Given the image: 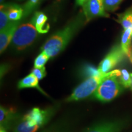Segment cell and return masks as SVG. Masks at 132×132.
Segmentation results:
<instances>
[{
    "instance_id": "9",
    "label": "cell",
    "mask_w": 132,
    "mask_h": 132,
    "mask_svg": "<svg viewBox=\"0 0 132 132\" xmlns=\"http://www.w3.org/2000/svg\"><path fill=\"white\" fill-rule=\"evenodd\" d=\"M19 21H11L10 23L1 30L0 32V51L1 53L4 52L5 50L12 41L15 31L19 26Z\"/></svg>"
},
{
    "instance_id": "20",
    "label": "cell",
    "mask_w": 132,
    "mask_h": 132,
    "mask_svg": "<svg viewBox=\"0 0 132 132\" xmlns=\"http://www.w3.org/2000/svg\"><path fill=\"white\" fill-rule=\"evenodd\" d=\"M119 80L123 87H131V75L125 69H123L121 70V74L119 77Z\"/></svg>"
},
{
    "instance_id": "19",
    "label": "cell",
    "mask_w": 132,
    "mask_h": 132,
    "mask_svg": "<svg viewBox=\"0 0 132 132\" xmlns=\"http://www.w3.org/2000/svg\"><path fill=\"white\" fill-rule=\"evenodd\" d=\"M105 9L106 12H113L119 6L123 0H103Z\"/></svg>"
},
{
    "instance_id": "1",
    "label": "cell",
    "mask_w": 132,
    "mask_h": 132,
    "mask_svg": "<svg viewBox=\"0 0 132 132\" xmlns=\"http://www.w3.org/2000/svg\"><path fill=\"white\" fill-rule=\"evenodd\" d=\"M84 19L82 14L70 21L64 28L53 35L42 48V52H45L50 57H54L63 51L81 27L83 25Z\"/></svg>"
},
{
    "instance_id": "22",
    "label": "cell",
    "mask_w": 132,
    "mask_h": 132,
    "mask_svg": "<svg viewBox=\"0 0 132 132\" xmlns=\"http://www.w3.org/2000/svg\"><path fill=\"white\" fill-rule=\"evenodd\" d=\"M31 73L35 75L39 80H42L47 75L45 70V67H34L32 70Z\"/></svg>"
},
{
    "instance_id": "14",
    "label": "cell",
    "mask_w": 132,
    "mask_h": 132,
    "mask_svg": "<svg viewBox=\"0 0 132 132\" xmlns=\"http://www.w3.org/2000/svg\"><path fill=\"white\" fill-rule=\"evenodd\" d=\"M9 19L11 21H19L23 16V7L15 4H7Z\"/></svg>"
},
{
    "instance_id": "4",
    "label": "cell",
    "mask_w": 132,
    "mask_h": 132,
    "mask_svg": "<svg viewBox=\"0 0 132 132\" xmlns=\"http://www.w3.org/2000/svg\"><path fill=\"white\" fill-rule=\"evenodd\" d=\"M105 74H97L89 77L81 82L73 90L70 96L67 98V101H78L85 99L93 93H95L98 86L106 76Z\"/></svg>"
},
{
    "instance_id": "25",
    "label": "cell",
    "mask_w": 132,
    "mask_h": 132,
    "mask_svg": "<svg viewBox=\"0 0 132 132\" xmlns=\"http://www.w3.org/2000/svg\"><path fill=\"white\" fill-rule=\"evenodd\" d=\"M129 58H130V61L132 62V50H131V52H130V54L129 56Z\"/></svg>"
},
{
    "instance_id": "13",
    "label": "cell",
    "mask_w": 132,
    "mask_h": 132,
    "mask_svg": "<svg viewBox=\"0 0 132 132\" xmlns=\"http://www.w3.org/2000/svg\"><path fill=\"white\" fill-rule=\"evenodd\" d=\"M39 80L35 75L31 73L21 80L18 83V87L19 89L29 88V87H34L37 88V89L43 92V90L39 86Z\"/></svg>"
},
{
    "instance_id": "7",
    "label": "cell",
    "mask_w": 132,
    "mask_h": 132,
    "mask_svg": "<svg viewBox=\"0 0 132 132\" xmlns=\"http://www.w3.org/2000/svg\"><path fill=\"white\" fill-rule=\"evenodd\" d=\"M126 125L122 120H105L97 122L82 130L81 132H120Z\"/></svg>"
},
{
    "instance_id": "21",
    "label": "cell",
    "mask_w": 132,
    "mask_h": 132,
    "mask_svg": "<svg viewBox=\"0 0 132 132\" xmlns=\"http://www.w3.org/2000/svg\"><path fill=\"white\" fill-rule=\"evenodd\" d=\"M50 58L45 52H42L38 55L34 61V67H43Z\"/></svg>"
},
{
    "instance_id": "2",
    "label": "cell",
    "mask_w": 132,
    "mask_h": 132,
    "mask_svg": "<svg viewBox=\"0 0 132 132\" xmlns=\"http://www.w3.org/2000/svg\"><path fill=\"white\" fill-rule=\"evenodd\" d=\"M121 71L114 70L106 73L94 93V96L102 102H110L115 98L122 90L119 80Z\"/></svg>"
},
{
    "instance_id": "24",
    "label": "cell",
    "mask_w": 132,
    "mask_h": 132,
    "mask_svg": "<svg viewBox=\"0 0 132 132\" xmlns=\"http://www.w3.org/2000/svg\"><path fill=\"white\" fill-rule=\"evenodd\" d=\"M0 132H7V130L3 127H1L0 128Z\"/></svg>"
},
{
    "instance_id": "8",
    "label": "cell",
    "mask_w": 132,
    "mask_h": 132,
    "mask_svg": "<svg viewBox=\"0 0 132 132\" xmlns=\"http://www.w3.org/2000/svg\"><path fill=\"white\" fill-rule=\"evenodd\" d=\"M82 7L87 22L96 17L109 16L105 9L103 0H86Z\"/></svg>"
},
{
    "instance_id": "5",
    "label": "cell",
    "mask_w": 132,
    "mask_h": 132,
    "mask_svg": "<svg viewBox=\"0 0 132 132\" xmlns=\"http://www.w3.org/2000/svg\"><path fill=\"white\" fill-rule=\"evenodd\" d=\"M54 113L53 108L42 110L39 108H34L28 113L24 115V117L31 127L37 131L48 123Z\"/></svg>"
},
{
    "instance_id": "12",
    "label": "cell",
    "mask_w": 132,
    "mask_h": 132,
    "mask_svg": "<svg viewBox=\"0 0 132 132\" xmlns=\"http://www.w3.org/2000/svg\"><path fill=\"white\" fill-rule=\"evenodd\" d=\"M48 18L43 12H36L33 16L32 21L39 33H47L49 31L50 25L47 23Z\"/></svg>"
},
{
    "instance_id": "6",
    "label": "cell",
    "mask_w": 132,
    "mask_h": 132,
    "mask_svg": "<svg viewBox=\"0 0 132 132\" xmlns=\"http://www.w3.org/2000/svg\"><path fill=\"white\" fill-rule=\"evenodd\" d=\"M125 55L126 54L121 46H114L100 63L98 68L99 73L100 74L108 73L122 60Z\"/></svg>"
},
{
    "instance_id": "18",
    "label": "cell",
    "mask_w": 132,
    "mask_h": 132,
    "mask_svg": "<svg viewBox=\"0 0 132 132\" xmlns=\"http://www.w3.org/2000/svg\"><path fill=\"white\" fill-rule=\"evenodd\" d=\"M40 0H28L27 2L23 6V16L29 15L34 9L37 7Z\"/></svg>"
},
{
    "instance_id": "17",
    "label": "cell",
    "mask_w": 132,
    "mask_h": 132,
    "mask_svg": "<svg viewBox=\"0 0 132 132\" xmlns=\"http://www.w3.org/2000/svg\"><path fill=\"white\" fill-rule=\"evenodd\" d=\"M11 21L8 16L7 4H1L0 10V31L4 29Z\"/></svg>"
},
{
    "instance_id": "16",
    "label": "cell",
    "mask_w": 132,
    "mask_h": 132,
    "mask_svg": "<svg viewBox=\"0 0 132 132\" xmlns=\"http://www.w3.org/2000/svg\"><path fill=\"white\" fill-rule=\"evenodd\" d=\"M118 21L124 29L128 28L132 29V7L122 14H120L119 16Z\"/></svg>"
},
{
    "instance_id": "23",
    "label": "cell",
    "mask_w": 132,
    "mask_h": 132,
    "mask_svg": "<svg viewBox=\"0 0 132 132\" xmlns=\"http://www.w3.org/2000/svg\"><path fill=\"white\" fill-rule=\"evenodd\" d=\"M86 0H76V3L78 6H82Z\"/></svg>"
},
{
    "instance_id": "3",
    "label": "cell",
    "mask_w": 132,
    "mask_h": 132,
    "mask_svg": "<svg viewBox=\"0 0 132 132\" xmlns=\"http://www.w3.org/2000/svg\"><path fill=\"white\" fill-rule=\"evenodd\" d=\"M34 23H23L18 26L13 36L11 45L17 51L23 50L34 42L38 33Z\"/></svg>"
},
{
    "instance_id": "15",
    "label": "cell",
    "mask_w": 132,
    "mask_h": 132,
    "mask_svg": "<svg viewBox=\"0 0 132 132\" xmlns=\"http://www.w3.org/2000/svg\"><path fill=\"white\" fill-rule=\"evenodd\" d=\"M132 37V29H126L123 31L121 38V46L122 48L127 56L129 57L131 49H130V44H131Z\"/></svg>"
},
{
    "instance_id": "11",
    "label": "cell",
    "mask_w": 132,
    "mask_h": 132,
    "mask_svg": "<svg viewBox=\"0 0 132 132\" xmlns=\"http://www.w3.org/2000/svg\"><path fill=\"white\" fill-rule=\"evenodd\" d=\"M20 116L13 109L6 108L3 106L0 108V125L1 127L6 130H11L12 125L16 119Z\"/></svg>"
},
{
    "instance_id": "26",
    "label": "cell",
    "mask_w": 132,
    "mask_h": 132,
    "mask_svg": "<svg viewBox=\"0 0 132 132\" xmlns=\"http://www.w3.org/2000/svg\"><path fill=\"white\" fill-rule=\"evenodd\" d=\"M131 75V88L132 89V73H130Z\"/></svg>"
},
{
    "instance_id": "27",
    "label": "cell",
    "mask_w": 132,
    "mask_h": 132,
    "mask_svg": "<svg viewBox=\"0 0 132 132\" xmlns=\"http://www.w3.org/2000/svg\"><path fill=\"white\" fill-rule=\"evenodd\" d=\"M3 1H4V0H0V2H1V3H2Z\"/></svg>"
},
{
    "instance_id": "10",
    "label": "cell",
    "mask_w": 132,
    "mask_h": 132,
    "mask_svg": "<svg viewBox=\"0 0 132 132\" xmlns=\"http://www.w3.org/2000/svg\"><path fill=\"white\" fill-rule=\"evenodd\" d=\"M75 124L68 119H61L40 132H74Z\"/></svg>"
}]
</instances>
